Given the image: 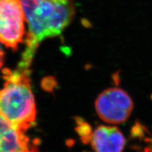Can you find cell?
Masks as SVG:
<instances>
[{"mask_svg": "<svg viewBox=\"0 0 152 152\" xmlns=\"http://www.w3.org/2000/svg\"><path fill=\"white\" fill-rule=\"evenodd\" d=\"M95 152H122L125 144L123 133L115 126L100 125L89 137Z\"/></svg>", "mask_w": 152, "mask_h": 152, "instance_id": "6", "label": "cell"}, {"mask_svg": "<svg viewBox=\"0 0 152 152\" xmlns=\"http://www.w3.org/2000/svg\"><path fill=\"white\" fill-rule=\"evenodd\" d=\"M28 31L19 67L29 68L38 45L61 35L75 13L73 0H19Z\"/></svg>", "mask_w": 152, "mask_h": 152, "instance_id": "1", "label": "cell"}, {"mask_svg": "<svg viewBox=\"0 0 152 152\" xmlns=\"http://www.w3.org/2000/svg\"><path fill=\"white\" fill-rule=\"evenodd\" d=\"M26 19L19 0H0V43L15 50L23 42Z\"/></svg>", "mask_w": 152, "mask_h": 152, "instance_id": "4", "label": "cell"}, {"mask_svg": "<svg viewBox=\"0 0 152 152\" xmlns=\"http://www.w3.org/2000/svg\"><path fill=\"white\" fill-rule=\"evenodd\" d=\"M24 130L17 128L0 115V152H39L29 144Z\"/></svg>", "mask_w": 152, "mask_h": 152, "instance_id": "5", "label": "cell"}, {"mask_svg": "<svg viewBox=\"0 0 152 152\" xmlns=\"http://www.w3.org/2000/svg\"><path fill=\"white\" fill-rule=\"evenodd\" d=\"M99 117L109 124H121L130 117L133 102L128 93L122 89L111 87L99 95L95 102Z\"/></svg>", "mask_w": 152, "mask_h": 152, "instance_id": "3", "label": "cell"}, {"mask_svg": "<svg viewBox=\"0 0 152 152\" xmlns=\"http://www.w3.org/2000/svg\"><path fill=\"white\" fill-rule=\"evenodd\" d=\"M29 69L6 71L0 90V115L17 128L26 130L34 124L36 106L30 83Z\"/></svg>", "mask_w": 152, "mask_h": 152, "instance_id": "2", "label": "cell"}]
</instances>
